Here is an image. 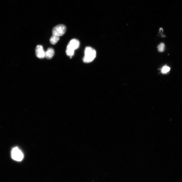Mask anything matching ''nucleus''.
Instances as JSON below:
<instances>
[{
	"label": "nucleus",
	"instance_id": "1",
	"mask_svg": "<svg viewBox=\"0 0 182 182\" xmlns=\"http://www.w3.org/2000/svg\"><path fill=\"white\" fill-rule=\"evenodd\" d=\"M96 55V52L95 49L90 47H87L85 49L83 61L86 63H90L94 60Z\"/></svg>",
	"mask_w": 182,
	"mask_h": 182
},
{
	"label": "nucleus",
	"instance_id": "2",
	"mask_svg": "<svg viewBox=\"0 0 182 182\" xmlns=\"http://www.w3.org/2000/svg\"><path fill=\"white\" fill-rule=\"evenodd\" d=\"M11 157L13 160L20 162L23 160L24 155L19 148L15 147L12 150Z\"/></svg>",
	"mask_w": 182,
	"mask_h": 182
},
{
	"label": "nucleus",
	"instance_id": "3",
	"mask_svg": "<svg viewBox=\"0 0 182 182\" xmlns=\"http://www.w3.org/2000/svg\"><path fill=\"white\" fill-rule=\"evenodd\" d=\"M67 28L63 24H59L54 27L53 30V35L60 36L66 33Z\"/></svg>",
	"mask_w": 182,
	"mask_h": 182
},
{
	"label": "nucleus",
	"instance_id": "4",
	"mask_svg": "<svg viewBox=\"0 0 182 182\" xmlns=\"http://www.w3.org/2000/svg\"><path fill=\"white\" fill-rule=\"evenodd\" d=\"M80 44V43L78 40L76 39H73L70 41L67 46V49L74 51L75 50L79 48Z\"/></svg>",
	"mask_w": 182,
	"mask_h": 182
},
{
	"label": "nucleus",
	"instance_id": "5",
	"mask_svg": "<svg viewBox=\"0 0 182 182\" xmlns=\"http://www.w3.org/2000/svg\"><path fill=\"white\" fill-rule=\"evenodd\" d=\"M36 57L40 59L45 58V52L43 50V47L38 45L36 49Z\"/></svg>",
	"mask_w": 182,
	"mask_h": 182
},
{
	"label": "nucleus",
	"instance_id": "6",
	"mask_svg": "<svg viewBox=\"0 0 182 182\" xmlns=\"http://www.w3.org/2000/svg\"><path fill=\"white\" fill-rule=\"evenodd\" d=\"M54 55V51L52 48H49L45 52V58L47 59H50L53 58Z\"/></svg>",
	"mask_w": 182,
	"mask_h": 182
},
{
	"label": "nucleus",
	"instance_id": "7",
	"mask_svg": "<svg viewBox=\"0 0 182 182\" xmlns=\"http://www.w3.org/2000/svg\"><path fill=\"white\" fill-rule=\"evenodd\" d=\"M59 40V36L53 35L50 38V41L51 44L55 45V44L58 43Z\"/></svg>",
	"mask_w": 182,
	"mask_h": 182
},
{
	"label": "nucleus",
	"instance_id": "8",
	"mask_svg": "<svg viewBox=\"0 0 182 182\" xmlns=\"http://www.w3.org/2000/svg\"><path fill=\"white\" fill-rule=\"evenodd\" d=\"M170 67L166 65L162 67L161 70V73L163 74H167V73L170 71Z\"/></svg>",
	"mask_w": 182,
	"mask_h": 182
},
{
	"label": "nucleus",
	"instance_id": "9",
	"mask_svg": "<svg viewBox=\"0 0 182 182\" xmlns=\"http://www.w3.org/2000/svg\"><path fill=\"white\" fill-rule=\"evenodd\" d=\"M66 53L67 55L70 57V58H71L73 56L74 54V51L70 49H67Z\"/></svg>",
	"mask_w": 182,
	"mask_h": 182
},
{
	"label": "nucleus",
	"instance_id": "10",
	"mask_svg": "<svg viewBox=\"0 0 182 182\" xmlns=\"http://www.w3.org/2000/svg\"><path fill=\"white\" fill-rule=\"evenodd\" d=\"M158 50L159 52H163L164 51L165 48V44L163 43H161L158 46Z\"/></svg>",
	"mask_w": 182,
	"mask_h": 182
}]
</instances>
